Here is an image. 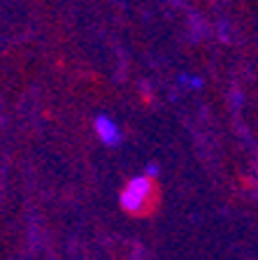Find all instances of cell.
Listing matches in <instances>:
<instances>
[{
    "label": "cell",
    "instance_id": "6da1fadb",
    "mask_svg": "<svg viewBox=\"0 0 258 260\" xmlns=\"http://www.w3.org/2000/svg\"><path fill=\"white\" fill-rule=\"evenodd\" d=\"M158 198H161V190H158L156 179L137 174L128 179V184L124 186L119 195V205L130 216H149L158 207Z\"/></svg>",
    "mask_w": 258,
    "mask_h": 260
},
{
    "label": "cell",
    "instance_id": "7a4b0ae2",
    "mask_svg": "<svg viewBox=\"0 0 258 260\" xmlns=\"http://www.w3.org/2000/svg\"><path fill=\"white\" fill-rule=\"evenodd\" d=\"M93 130H96L98 140H100L102 144H107V146L119 144V140H121V133H119L117 123H114L109 116H105V114L96 116V121H93Z\"/></svg>",
    "mask_w": 258,
    "mask_h": 260
}]
</instances>
